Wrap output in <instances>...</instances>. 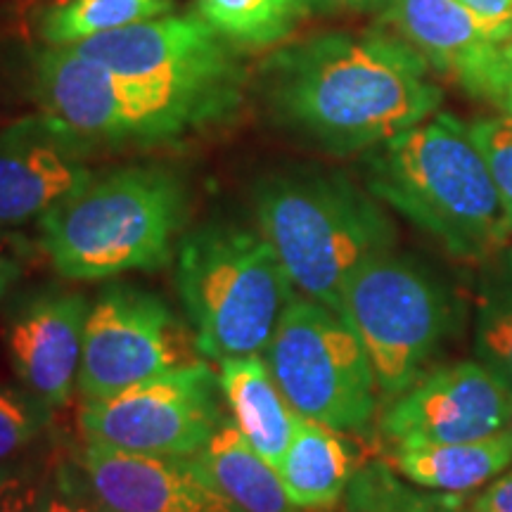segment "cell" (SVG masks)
Segmentation results:
<instances>
[{
    "mask_svg": "<svg viewBox=\"0 0 512 512\" xmlns=\"http://www.w3.org/2000/svg\"><path fill=\"white\" fill-rule=\"evenodd\" d=\"M475 354L512 387V247L479 261Z\"/></svg>",
    "mask_w": 512,
    "mask_h": 512,
    "instance_id": "cell-22",
    "label": "cell"
},
{
    "mask_svg": "<svg viewBox=\"0 0 512 512\" xmlns=\"http://www.w3.org/2000/svg\"><path fill=\"white\" fill-rule=\"evenodd\" d=\"M188 185L164 164H131L93 176L38 221L41 247L67 280L157 271L174 259Z\"/></svg>",
    "mask_w": 512,
    "mask_h": 512,
    "instance_id": "cell-3",
    "label": "cell"
},
{
    "mask_svg": "<svg viewBox=\"0 0 512 512\" xmlns=\"http://www.w3.org/2000/svg\"><path fill=\"white\" fill-rule=\"evenodd\" d=\"M19 275H22V268H19L17 261L5 252H0V299L15 287Z\"/></svg>",
    "mask_w": 512,
    "mask_h": 512,
    "instance_id": "cell-32",
    "label": "cell"
},
{
    "mask_svg": "<svg viewBox=\"0 0 512 512\" xmlns=\"http://www.w3.org/2000/svg\"><path fill=\"white\" fill-rule=\"evenodd\" d=\"M34 95L53 117L91 150L155 145L214 124L207 114L72 48L43 46L34 57Z\"/></svg>",
    "mask_w": 512,
    "mask_h": 512,
    "instance_id": "cell-7",
    "label": "cell"
},
{
    "mask_svg": "<svg viewBox=\"0 0 512 512\" xmlns=\"http://www.w3.org/2000/svg\"><path fill=\"white\" fill-rule=\"evenodd\" d=\"M458 3L508 41L512 34V0H458Z\"/></svg>",
    "mask_w": 512,
    "mask_h": 512,
    "instance_id": "cell-29",
    "label": "cell"
},
{
    "mask_svg": "<svg viewBox=\"0 0 512 512\" xmlns=\"http://www.w3.org/2000/svg\"><path fill=\"white\" fill-rule=\"evenodd\" d=\"M512 463V430L460 444H418L392 451V467L403 479L430 491L465 494L501 475Z\"/></svg>",
    "mask_w": 512,
    "mask_h": 512,
    "instance_id": "cell-20",
    "label": "cell"
},
{
    "mask_svg": "<svg viewBox=\"0 0 512 512\" xmlns=\"http://www.w3.org/2000/svg\"><path fill=\"white\" fill-rule=\"evenodd\" d=\"M382 27L408 43L467 93L498 105L505 93V38L463 8L458 0H389Z\"/></svg>",
    "mask_w": 512,
    "mask_h": 512,
    "instance_id": "cell-15",
    "label": "cell"
},
{
    "mask_svg": "<svg viewBox=\"0 0 512 512\" xmlns=\"http://www.w3.org/2000/svg\"><path fill=\"white\" fill-rule=\"evenodd\" d=\"M126 79L188 102L219 124L242 102L240 48L200 12H169L72 46Z\"/></svg>",
    "mask_w": 512,
    "mask_h": 512,
    "instance_id": "cell-9",
    "label": "cell"
},
{
    "mask_svg": "<svg viewBox=\"0 0 512 512\" xmlns=\"http://www.w3.org/2000/svg\"><path fill=\"white\" fill-rule=\"evenodd\" d=\"M188 332L157 294L112 285L91 304L76 392L98 401L190 366Z\"/></svg>",
    "mask_w": 512,
    "mask_h": 512,
    "instance_id": "cell-11",
    "label": "cell"
},
{
    "mask_svg": "<svg viewBox=\"0 0 512 512\" xmlns=\"http://www.w3.org/2000/svg\"><path fill=\"white\" fill-rule=\"evenodd\" d=\"M430 64L387 29L330 31L290 43L261 69L275 124L330 152L366 155L437 114Z\"/></svg>",
    "mask_w": 512,
    "mask_h": 512,
    "instance_id": "cell-1",
    "label": "cell"
},
{
    "mask_svg": "<svg viewBox=\"0 0 512 512\" xmlns=\"http://www.w3.org/2000/svg\"><path fill=\"white\" fill-rule=\"evenodd\" d=\"M356 470L347 441L337 430L297 415L290 446L278 463V475L299 510L335 508Z\"/></svg>",
    "mask_w": 512,
    "mask_h": 512,
    "instance_id": "cell-18",
    "label": "cell"
},
{
    "mask_svg": "<svg viewBox=\"0 0 512 512\" xmlns=\"http://www.w3.org/2000/svg\"><path fill=\"white\" fill-rule=\"evenodd\" d=\"M294 413L337 432L368 427L380 392L366 349L337 311L294 294L264 351Z\"/></svg>",
    "mask_w": 512,
    "mask_h": 512,
    "instance_id": "cell-8",
    "label": "cell"
},
{
    "mask_svg": "<svg viewBox=\"0 0 512 512\" xmlns=\"http://www.w3.org/2000/svg\"><path fill=\"white\" fill-rule=\"evenodd\" d=\"M498 107H501V110H503V112H508V114H512V88H510V91H508V93H505V98L501 100V105H498Z\"/></svg>",
    "mask_w": 512,
    "mask_h": 512,
    "instance_id": "cell-34",
    "label": "cell"
},
{
    "mask_svg": "<svg viewBox=\"0 0 512 512\" xmlns=\"http://www.w3.org/2000/svg\"><path fill=\"white\" fill-rule=\"evenodd\" d=\"M38 512H100V510L98 505L93 503L91 494H88L79 467L74 463V470L60 467V470L55 472L53 484H50L48 489H43Z\"/></svg>",
    "mask_w": 512,
    "mask_h": 512,
    "instance_id": "cell-27",
    "label": "cell"
},
{
    "mask_svg": "<svg viewBox=\"0 0 512 512\" xmlns=\"http://www.w3.org/2000/svg\"><path fill=\"white\" fill-rule=\"evenodd\" d=\"M192 458L242 512H302L287 496L278 467L249 444L233 418L223 420L209 444Z\"/></svg>",
    "mask_w": 512,
    "mask_h": 512,
    "instance_id": "cell-19",
    "label": "cell"
},
{
    "mask_svg": "<svg viewBox=\"0 0 512 512\" xmlns=\"http://www.w3.org/2000/svg\"><path fill=\"white\" fill-rule=\"evenodd\" d=\"M323 512H467V505L460 494L422 489L375 460L358 467L342 501Z\"/></svg>",
    "mask_w": 512,
    "mask_h": 512,
    "instance_id": "cell-24",
    "label": "cell"
},
{
    "mask_svg": "<svg viewBox=\"0 0 512 512\" xmlns=\"http://www.w3.org/2000/svg\"><path fill=\"white\" fill-rule=\"evenodd\" d=\"M252 207L256 230L275 249L294 290L332 311L349 275L399 240L382 202L339 171L292 169L261 178Z\"/></svg>",
    "mask_w": 512,
    "mask_h": 512,
    "instance_id": "cell-4",
    "label": "cell"
},
{
    "mask_svg": "<svg viewBox=\"0 0 512 512\" xmlns=\"http://www.w3.org/2000/svg\"><path fill=\"white\" fill-rule=\"evenodd\" d=\"M221 399L219 375L195 361L107 399L83 403L79 430L86 444L190 458L226 420Z\"/></svg>",
    "mask_w": 512,
    "mask_h": 512,
    "instance_id": "cell-10",
    "label": "cell"
},
{
    "mask_svg": "<svg viewBox=\"0 0 512 512\" xmlns=\"http://www.w3.org/2000/svg\"><path fill=\"white\" fill-rule=\"evenodd\" d=\"M470 131L489 166L512 230V114L503 112L498 117L472 121Z\"/></svg>",
    "mask_w": 512,
    "mask_h": 512,
    "instance_id": "cell-26",
    "label": "cell"
},
{
    "mask_svg": "<svg viewBox=\"0 0 512 512\" xmlns=\"http://www.w3.org/2000/svg\"><path fill=\"white\" fill-rule=\"evenodd\" d=\"M91 147L48 114L0 128V233L38 223L95 171Z\"/></svg>",
    "mask_w": 512,
    "mask_h": 512,
    "instance_id": "cell-13",
    "label": "cell"
},
{
    "mask_svg": "<svg viewBox=\"0 0 512 512\" xmlns=\"http://www.w3.org/2000/svg\"><path fill=\"white\" fill-rule=\"evenodd\" d=\"M503 72H505V93H508L512 88V34L508 41L503 43ZM505 93H503V98H505ZM498 105H501V102H498Z\"/></svg>",
    "mask_w": 512,
    "mask_h": 512,
    "instance_id": "cell-33",
    "label": "cell"
},
{
    "mask_svg": "<svg viewBox=\"0 0 512 512\" xmlns=\"http://www.w3.org/2000/svg\"><path fill=\"white\" fill-rule=\"evenodd\" d=\"M174 12V0H55L38 19L43 46L72 48Z\"/></svg>",
    "mask_w": 512,
    "mask_h": 512,
    "instance_id": "cell-21",
    "label": "cell"
},
{
    "mask_svg": "<svg viewBox=\"0 0 512 512\" xmlns=\"http://www.w3.org/2000/svg\"><path fill=\"white\" fill-rule=\"evenodd\" d=\"M216 375L235 425L268 463L278 467L290 446L297 413L275 382L266 356L221 358Z\"/></svg>",
    "mask_w": 512,
    "mask_h": 512,
    "instance_id": "cell-17",
    "label": "cell"
},
{
    "mask_svg": "<svg viewBox=\"0 0 512 512\" xmlns=\"http://www.w3.org/2000/svg\"><path fill=\"white\" fill-rule=\"evenodd\" d=\"M337 313L373 366L380 401L413 387L456 328V299L411 256L384 252L363 261L342 287Z\"/></svg>",
    "mask_w": 512,
    "mask_h": 512,
    "instance_id": "cell-6",
    "label": "cell"
},
{
    "mask_svg": "<svg viewBox=\"0 0 512 512\" xmlns=\"http://www.w3.org/2000/svg\"><path fill=\"white\" fill-rule=\"evenodd\" d=\"M50 408L29 392L0 387V463L19 453L43 432Z\"/></svg>",
    "mask_w": 512,
    "mask_h": 512,
    "instance_id": "cell-25",
    "label": "cell"
},
{
    "mask_svg": "<svg viewBox=\"0 0 512 512\" xmlns=\"http://www.w3.org/2000/svg\"><path fill=\"white\" fill-rule=\"evenodd\" d=\"M389 0H306V5H318V8H332V10H370V8H384Z\"/></svg>",
    "mask_w": 512,
    "mask_h": 512,
    "instance_id": "cell-31",
    "label": "cell"
},
{
    "mask_svg": "<svg viewBox=\"0 0 512 512\" xmlns=\"http://www.w3.org/2000/svg\"><path fill=\"white\" fill-rule=\"evenodd\" d=\"M467 512H512V470L486 486L482 494L467 505Z\"/></svg>",
    "mask_w": 512,
    "mask_h": 512,
    "instance_id": "cell-30",
    "label": "cell"
},
{
    "mask_svg": "<svg viewBox=\"0 0 512 512\" xmlns=\"http://www.w3.org/2000/svg\"><path fill=\"white\" fill-rule=\"evenodd\" d=\"M43 486L34 479L0 472V512H38Z\"/></svg>",
    "mask_w": 512,
    "mask_h": 512,
    "instance_id": "cell-28",
    "label": "cell"
},
{
    "mask_svg": "<svg viewBox=\"0 0 512 512\" xmlns=\"http://www.w3.org/2000/svg\"><path fill=\"white\" fill-rule=\"evenodd\" d=\"M74 463L100 512H242L192 456L83 444Z\"/></svg>",
    "mask_w": 512,
    "mask_h": 512,
    "instance_id": "cell-14",
    "label": "cell"
},
{
    "mask_svg": "<svg viewBox=\"0 0 512 512\" xmlns=\"http://www.w3.org/2000/svg\"><path fill=\"white\" fill-rule=\"evenodd\" d=\"M88 299L79 292H48L12 318L8 354L24 389L50 408L72 401L79 380Z\"/></svg>",
    "mask_w": 512,
    "mask_h": 512,
    "instance_id": "cell-16",
    "label": "cell"
},
{
    "mask_svg": "<svg viewBox=\"0 0 512 512\" xmlns=\"http://www.w3.org/2000/svg\"><path fill=\"white\" fill-rule=\"evenodd\" d=\"M174 283L192 344L211 361L264 354L294 285L259 230L209 223L178 242Z\"/></svg>",
    "mask_w": 512,
    "mask_h": 512,
    "instance_id": "cell-5",
    "label": "cell"
},
{
    "mask_svg": "<svg viewBox=\"0 0 512 512\" xmlns=\"http://www.w3.org/2000/svg\"><path fill=\"white\" fill-rule=\"evenodd\" d=\"M512 430V387L482 361L430 370L387 403L382 437L399 446L460 444Z\"/></svg>",
    "mask_w": 512,
    "mask_h": 512,
    "instance_id": "cell-12",
    "label": "cell"
},
{
    "mask_svg": "<svg viewBox=\"0 0 512 512\" xmlns=\"http://www.w3.org/2000/svg\"><path fill=\"white\" fill-rule=\"evenodd\" d=\"M197 12L235 48L264 50L297 29L306 0H197Z\"/></svg>",
    "mask_w": 512,
    "mask_h": 512,
    "instance_id": "cell-23",
    "label": "cell"
},
{
    "mask_svg": "<svg viewBox=\"0 0 512 512\" xmlns=\"http://www.w3.org/2000/svg\"><path fill=\"white\" fill-rule=\"evenodd\" d=\"M366 188L448 254L484 261L512 233L470 124L432 114L363 155Z\"/></svg>",
    "mask_w": 512,
    "mask_h": 512,
    "instance_id": "cell-2",
    "label": "cell"
}]
</instances>
